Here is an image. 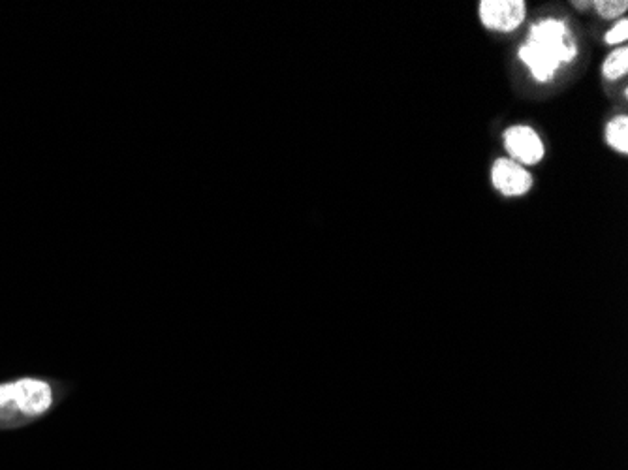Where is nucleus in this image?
<instances>
[{"label": "nucleus", "instance_id": "f257e3e1", "mask_svg": "<svg viewBox=\"0 0 628 470\" xmlns=\"http://www.w3.org/2000/svg\"><path fill=\"white\" fill-rule=\"evenodd\" d=\"M68 395V386L49 376H17L0 382V431H17L44 420Z\"/></svg>", "mask_w": 628, "mask_h": 470}, {"label": "nucleus", "instance_id": "f03ea898", "mask_svg": "<svg viewBox=\"0 0 628 470\" xmlns=\"http://www.w3.org/2000/svg\"><path fill=\"white\" fill-rule=\"evenodd\" d=\"M518 55L538 83H548L563 64L576 61L578 44L565 21L548 17L534 23Z\"/></svg>", "mask_w": 628, "mask_h": 470}, {"label": "nucleus", "instance_id": "7ed1b4c3", "mask_svg": "<svg viewBox=\"0 0 628 470\" xmlns=\"http://www.w3.org/2000/svg\"><path fill=\"white\" fill-rule=\"evenodd\" d=\"M478 16L489 31L516 32L525 23L527 4L523 0H482Z\"/></svg>", "mask_w": 628, "mask_h": 470}, {"label": "nucleus", "instance_id": "20e7f679", "mask_svg": "<svg viewBox=\"0 0 628 470\" xmlns=\"http://www.w3.org/2000/svg\"><path fill=\"white\" fill-rule=\"evenodd\" d=\"M504 147L512 157L510 160L518 162L521 166H534L546 155L544 141L531 126L518 125L508 128L504 132Z\"/></svg>", "mask_w": 628, "mask_h": 470}, {"label": "nucleus", "instance_id": "39448f33", "mask_svg": "<svg viewBox=\"0 0 628 470\" xmlns=\"http://www.w3.org/2000/svg\"><path fill=\"white\" fill-rule=\"evenodd\" d=\"M491 179L495 188L508 198H518L533 187V177L521 164L510 158H499L493 164Z\"/></svg>", "mask_w": 628, "mask_h": 470}, {"label": "nucleus", "instance_id": "423d86ee", "mask_svg": "<svg viewBox=\"0 0 628 470\" xmlns=\"http://www.w3.org/2000/svg\"><path fill=\"white\" fill-rule=\"evenodd\" d=\"M606 143L621 155L628 153V117L619 115L606 126Z\"/></svg>", "mask_w": 628, "mask_h": 470}, {"label": "nucleus", "instance_id": "0eeeda50", "mask_svg": "<svg viewBox=\"0 0 628 470\" xmlns=\"http://www.w3.org/2000/svg\"><path fill=\"white\" fill-rule=\"evenodd\" d=\"M628 72V49L625 46L613 49L602 64V76L608 81H619Z\"/></svg>", "mask_w": 628, "mask_h": 470}, {"label": "nucleus", "instance_id": "6e6552de", "mask_svg": "<svg viewBox=\"0 0 628 470\" xmlns=\"http://www.w3.org/2000/svg\"><path fill=\"white\" fill-rule=\"evenodd\" d=\"M595 8H597L598 16L602 19H613V21H619L621 16L627 12L628 4L627 0H598L595 2Z\"/></svg>", "mask_w": 628, "mask_h": 470}, {"label": "nucleus", "instance_id": "1a4fd4ad", "mask_svg": "<svg viewBox=\"0 0 628 470\" xmlns=\"http://www.w3.org/2000/svg\"><path fill=\"white\" fill-rule=\"evenodd\" d=\"M628 38V21L625 17H621L619 21H615L610 31L606 32V38L604 42L608 46H619V44H625Z\"/></svg>", "mask_w": 628, "mask_h": 470}, {"label": "nucleus", "instance_id": "9d476101", "mask_svg": "<svg viewBox=\"0 0 628 470\" xmlns=\"http://www.w3.org/2000/svg\"><path fill=\"white\" fill-rule=\"evenodd\" d=\"M574 4H576V6L580 8V10H583V8H589V6H591L589 2H574Z\"/></svg>", "mask_w": 628, "mask_h": 470}]
</instances>
